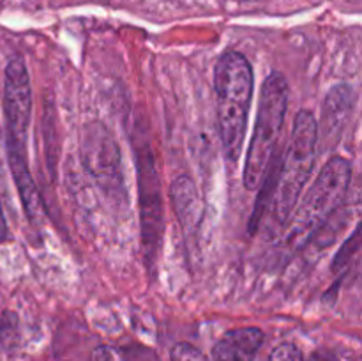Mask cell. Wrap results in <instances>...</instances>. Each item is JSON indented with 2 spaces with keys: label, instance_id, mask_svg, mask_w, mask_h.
I'll list each match as a JSON object with an SVG mask.
<instances>
[{
  "label": "cell",
  "instance_id": "obj_3",
  "mask_svg": "<svg viewBox=\"0 0 362 361\" xmlns=\"http://www.w3.org/2000/svg\"><path fill=\"white\" fill-rule=\"evenodd\" d=\"M352 179V166L341 156H332L292 212L288 241L296 248L304 246L317 230L341 207Z\"/></svg>",
  "mask_w": 362,
  "mask_h": 361
},
{
  "label": "cell",
  "instance_id": "obj_4",
  "mask_svg": "<svg viewBox=\"0 0 362 361\" xmlns=\"http://www.w3.org/2000/svg\"><path fill=\"white\" fill-rule=\"evenodd\" d=\"M317 147V117L300 110L293 120L292 137L283 158H279L274 186V211L279 223H286L299 204L304 184L313 172Z\"/></svg>",
  "mask_w": 362,
  "mask_h": 361
},
{
  "label": "cell",
  "instance_id": "obj_11",
  "mask_svg": "<svg viewBox=\"0 0 362 361\" xmlns=\"http://www.w3.org/2000/svg\"><path fill=\"white\" fill-rule=\"evenodd\" d=\"M170 197H172L177 218H179L186 234L197 232V229L200 227L204 209H202L200 197H198L193 180L187 176L177 177L172 183V188H170Z\"/></svg>",
  "mask_w": 362,
  "mask_h": 361
},
{
  "label": "cell",
  "instance_id": "obj_6",
  "mask_svg": "<svg viewBox=\"0 0 362 361\" xmlns=\"http://www.w3.org/2000/svg\"><path fill=\"white\" fill-rule=\"evenodd\" d=\"M81 161L85 170L108 197L126 198L122 161L115 138L101 122H88L81 131Z\"/></svg>",
  "mask_w": 362,
  "mask_h": 361
},
{
  "label": "cell",
  "instance_id": "obj_17",
  "mask_svg": "<svg viewBox=\"0 0 362 361\" xmlns=\"http://www.w3.org/2000/svg\"><path fill=\"white\" fill-rule=\"evenodd\" d=\"M7 237H9V229H7V222L6 216H4L2 211V204H0V244L6 243Z\"/></svg>",
  "mask_w": 362,
  "mask_h": 361
},
{
  "label": "cell",
  "instance_id": "obj_18",
  "mask_svg": "<svg viewBox=\"0 0 362 361\" xmlns=\"http://www.w3.org/2000/svg\"><path fill=\"white\" fill-rule=\"evenodd\" d=\"M4 149H6V142H4L2 127H0V183L4 184Z\"/></svg>",
  "mask_w": 362,
  "mask_h": 361
},
{
  "label": "cell",
  "instance_id": "obj_7",
  "mask_svg": "<svg viewBox=\"0 0 362 361\" xmlns=\"http://www.w3.org/2000/svg\"><path fill=\"white\" fill-rule=\"evenodd\" d=\"M4 115L6 147L27 151V134L32 117V91L27 66L21 59L9 60L4 78Z\"/></svg>",
  "mask_w": 362,
  "mask_h": 361
},
{
  "label": "cell",
  "instance_id": "obj_2",
  "mask_svg": "<svg viewBox=\"0 0 362 361\" xmlns=\"http://www.w3.org/2000/svg\"><path fill=\"white\" fill-rule=\"evenodd\" d=\"M288 108V81L281 73H271L264 81L258 103L253 137L244 165V186L258 190L265 176L276 161V147L279 144L283 124Z\"/></svg>",
  "mask_w": 362,
  "mask_h": 361
},
{
  "label": "cell",
  "instance_id": "obj_16",
  "mask_svg": "<svg viewBox=\"0 0 362 361\" xmlns=\"http://www.w3.org/2000/svg\"><path fill=\"white\" fill-rule=\"evenodd\" d=\"M304 361H338V357L332 353H329V350H317V353L311 354V356Z\"/></svg>",
  "mask_w": 362,
  "mask_h": 361
},
{
  "label": "cell",
  "instance_id": "obj_12",
  "mask_svg": "<svg viewBox=\"0 0 362 361\" xmlns=\"http://www.w3.org/2000/svg\"><path fill=\"white\" fill-rule=\"evenodd\" d=\"M20 331H18V315L14 311L6 310L0 317V347L4 350H11L16 347Z\"/></svg>",
  "mask_w": 362,
  "mask_h": 361
},
{
  "label": "cell",
  "instance_id": "obj_13",
  "mask_svg": "<svg viewBox=\"0 0 362 361\" xmlns=\"http://www.w3.org/2000/svg\"><path fill=\"white\" fill-rule=\"evenodd\" d=\"M269 361H304L303 353L293 343H281L269 356Z\"/></svg>",
  "mask_w": 362,
  "mask_h": 361
},
{
  "label": "cell",
  "instance_id": "obj_10",
  "mask_svg": "<svg viewBox=\"0 0 362 361\" xmlns=\"http://www.w3.org/2000/svg\"><path fill=\"white\" fill-rule=\"evenodd\" d=\"M264 343V333L258 328H239L225 333L214 350V361H253Z\"/></svg>",
  "mask_w": 362,
  "mask_h": 361
},
{
  "label": "cell",
  "instance_id": "obj_5",
  "mask_svg": "<svg viewBox=\"0 0 362 361\" xmlns=\"http://www.w3.org/2000/svg\"><path fill=\"white\" fill-rule=\"evenodd\" d=\"M138 172V193H140L141 244L148 269L154 268L161 251L165 234V209H163L161 183L156 170L154 154L147 142L134 149Z\"/></svg>",
  "mask_w": 362,
  "mask_h": 361
},
{
  "label": "cell",
  "instance_id": "obj_8",
  "mask_svg": "<svg viewBox=\"0 0 362 361\" xmlns=\"http://www.w3.org/2000/svg\"><path fill=\"white\" fill-rule=\"evenodd\" d=\"M354 101V88L346 84L336 85L327 92L320 122L317 120V147H320V151L329 152L338 145L352 113Z\"/></svg>",
  "mask_w": 362,
  "mask_h": 361
},
{
  "label": "cell",
  "instance_id": "obj_14",
  "mask_svg": "<svg viewBox=\"0 0 362 361\" xmlns=\"http://www.w3.org/2000/svg\"><path fill=\"white\" fill-rule=\"evenodd\" d=\"M172 361H207L204 354L191 343H177L172 350Z\"/></svg>",
  "mask_w": 362,
  "mask_h": 361
},
{
  "label": "cell",
  "instance_id": "obj_9",
  "mask_svg": "<svg viewBox=\"0 0 362 361\" xmlns=\"http://www.w3.org/2000/svg\"><path fill=\"white\" fill-rule=\"evenodd\" d=\"M6 158L14 186H16L21 204H23L25 216L32 225H41L42 218H45V204H42V198L39 195L37 186H35L30 168H28L27 151L18 147H6Z\"/></svg>",
  "mask_w": 362,
  "mask_h": 361
},
{
  "label": "cell",
  "instance_id": "obj_15",
  "mask_svg": "<svg viewBox=\"0 0 362 361\" xmlns=\"http://www.w3.org/2000/svg\"><path fill=\"white\" fill-rule=\"evenodd\" d=\"M92 361H120V356L112 347L101 345L92 353Z\"/></svg>",
  "mask_w": 362,
  "mask_h": 361
},
{
  "label": "cell",
  "instance_id": "obj_1",
  "mask_svg": "<svg viewBox=\"0 0 362 361\" xmlns=\"http://www.w3.org/2000/svg\"><path fill=\"white\" fill-rule=\"evenodd\" d=\"M214 88L223 151L230 161H237L243 152L253 98V67L250 60L233 50L223 53L214 69Z\"/></svg>",
  "mask_w": 362,
  "mask_h": 361
}]
</instances>
